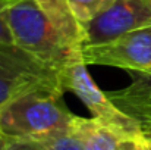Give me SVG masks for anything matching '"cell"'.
<instances>
[{"label": "cell", "instance_id": "obj_10", "mask_svg": "<svg viewBox=\"0 0 151 150\" xmlns=\"http://www.w3.org/2000/svg\"><path fill=\"white\" fill-rule=\"evenodd\" d=\"M4 1L6 0H0V44H15L12 31H10V28L4 19V15H3Z\"/></svg>", "mask_w": 151, "mask_h": 150}, {"label": "cell", "instance_id": "obj_1", "mask_svg": "<svg viewBox=\"0 0 151 150\" xmlns=\"http://www.w3.org/2000/svg\"><path fill=\"white\" fill-rule=\"evenodd\" d=\"M3 15L15 44L56 71L84 57L85 31L68 0H6Z\"/></svg>", "mask_w": 151, "mask_h": 150}, {"label": "cell", "instance_id": "obj_13", "mask_svg": "<svg viewBox=\"0 0 151 150\" xmlns=\"http://www.w3.org/2000/svg\"><path fill=\"white\" fill-rule=\"evenodd\" d=\"M0 150H7V138L0 133Z\"/></svg>", "mask_w": 151, "mask_h": 150}, {"label": "cell", "instance_id": "obj_8", "mask_svg": "<svg viewBox=\"0 0 151 150\" xmlns=\"http://www.w3.org/2000/svg\"><path fill=\"white\" fill-rule=\"evenodd\" d=\"M29 141L37 144L43 150H85L69 128L53 131Z\"/></svg>", "mask_w": 151, "mask_h": 150}, {"label": "cell", "instance_id": "obj_4", "mask_svg": "<svg viewBox=\"0 0 151 150\" xmlns=\"http://www.w3.org/2000/svg\"><path fill=\"white\" fill-rule=\"evenodd\" d=\"M34 90L65 93L60 72L16 44H0V107Z\"/></svg>", "mask_w": 151, "mask_h": 150}, {"label": "cell", "instance_id": "obj_12", "mask_svg": "<svg viewBox=\"0 0 151 150\" xmlns=\"http://www.w3.org/2000/svg\"><path fill=\"white\" fill-rule=\"evenodd\" d=\"M139 150H151V131H144L137 138Z\"/></svg>", "mask_w": 151, "mask_h": 150}, {"label": "cell", "instance_id": "obj_3", "mask_svg": "<svg viewBox=\"0 0 151 150\" xmlns=\"http://www.w3.org/2000/svg\"><path fill=\"white\" fill-rule=\"evenodd\" d=\"M60 83L65 91H72L79 97L96 121L122 138L137 140L144 133L139 122L120 110L110 96L94 83L87 71L84 57L70 62L60 71Z\"/></svg>", "mask_w": 151, "mask_h": 150}, {"label": "cell", "instance_id": "obj_9", "mask_svg": "<svg viewBox=\"0 0 151 150\" xmlns=\"http://www.w3.org/2000/svg\"><path fill=\"white\" fill-rule=\"evenodd\" d=\"M114 1L116 0H68L75 18L82 27H85L96 16L103 13Z\"/></svg>", "mask_w": 151, "mask_h": 150}, {"label": "cell", "instance_id": "obj_7", "mask_svg": "<svg viewBox=\"0 0 151 150\" xmlns=\"http://www.w3.org/2000/svg\"><path fill=\"white\" fill-rule=\"evenodd\" d=\"M69 130L85 150H139L137 140L122 138L94 118L73 115Z\"/></svg>", "mask_w": 151, "mask_h": 150}, {"label": "cell", "instance_id": "obj_11", "mask_svg": "<svg viewBox=\"0 0 151 150\" xmlns=\"http://www.w3.org/2000/svg\"><path fill=\"white\" fill-rule=\"evenodd\" d=\"M7 150H43L37 144L31 141H22V140H7Z\"/></svg>", "mask_w": 151, "mask_h": 150}, {"label": "cell", "instance_id": "obj_6", "mask_svg": "<svg viewBox=\"0 0 151 150\" xmlns=\"http://www.w3.org/2000/svg\"><path fill=\"white\" fill-rule=\"evenodd\" d=\"M151 27V0H116L84 27L85 46L100 44Z\"/></svg>", "mask_w": 151, "mask_h": 150}, {"label": "cell", "instance_id": "obj_5", "mask_svg": "<svg viewBox=\"0 0 151 150\" xmlns=\"http://www.w3.org/2000/svg\"><path fill=\"white\" fill-rule=\"evenodd\" d=\"M87 65L114 66L151 75V27L126 33L100 44L85 46Z\"/></svg>", "mask_w": 151, "mask_h": 150}, {"label": "cell", "instance_id": "obj_2", "mask_svg": "<svg viewBox=\"0 0 151 150\" xmlns=\"http://www.w3.org/2000/svg\"><path fill=\"white\" fill-rule=\"evenodd\" d=\"M73 113L63 103V91L34 90L0 107V133L7 140L29 141L57 130H68Z\"/></svg>", "mask_w": 151, "mask_h": 150}]
</instances>
